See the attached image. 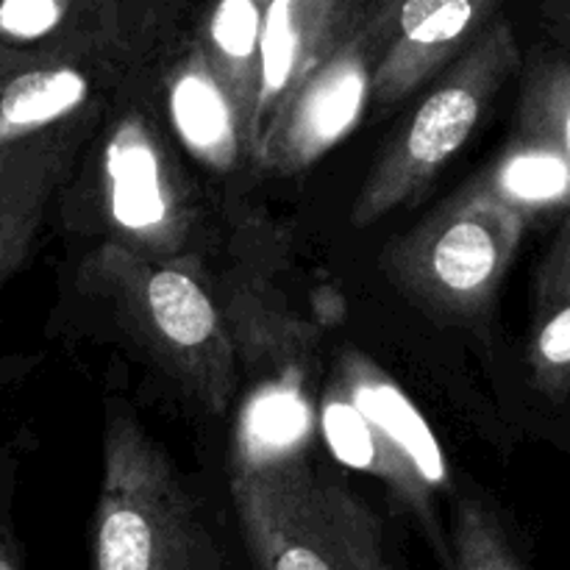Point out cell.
Wrapping results in <instances>:
<instances>
[{
  "label": "cell",
  "instance_id": "6da1fadb",
  "mask_svg": "<svg viewBox=\"0 0 570 570\" xmlns=\"http://www.w3.org/2000/svg\"><path fill=\"white\" fill-rule=\"evenodd\" d=\"M76 293L117 323L212 415L237 387V337L195 256L150 259L122 245H92L76 267Z\"/></svg>",
  "mask_w": 570,
  "mask_h": 570
},
{
  "label": "cell",
  "instance_id": "7a4b0ae2",
  "mask_svg": "<svg viewBox=\"0 0 570 570\" xmlns=\"http://www.w3.org/2000/svg\"><path fill=\"white\" fill-rule=\"evenodd\" d=\"M53 217L95 245L150 259H184L198 234V204L165 134L148 111H106L61 187Z\"/></svg>",
  "mask_w": 570,
  "mask_h": 570
},
{
  "label": "cell",
  "instance_id": "3957f363",
  "mask_svg": "<svg viewBox=\"0 0 570 570\" xmlns=\"http://www.w3.org/2000/svg\"><path fill=\"white\" fill-rule=\"evenodd\" d=\"M232 501L254 570H399L371 507L301 456L239 460Z\"/></svg>",
  "mask_w": 570,
  "mask_h": 570
},
{
  "label": "cell",
  "instance_id": "277c9868",
  "mask_svg": "<svg viewBox=\"0 0 570 570\" xmlns=\"http://www.w3.org/2000/svg\"><path fill=\"white\" fill-rule=\"evenodd\" d=\"M89 554L92 570H226L165 451L126 412L106 421Z\"/></svg>",
  "mask_w": 570,
  "mask_h": 570
},
{
  "label": "cell",
  "instance_id": "5b68a950",
  "mask_svg": "<svg viewBox=\"0 0 570 570\" xmlns=\"http://www.w3.org/2000/svg\"><path fill=\"white\" fill-rule=\"evenodd\" d=\"M518 65L521 48L515 28L499 17L454 65L434 78L421 104L395 128L356 195L351 223L367 228L390 212L415 204L476 134Z\"/></svg>",
  "mask_w": 570,
  "mask_h": 570
},
{
  "label": "cell",
  "instance_id": "8992f818",
  "mask_svg": "<svg viewBox=\"0 0 570 570\" xmlns=\"http://www.w3.org/2000/svg\"><path fill=\"white\" fill-rule=\"evenodd\" d=\"M527 215L482 181L395 237L382 256L390 282L438 323H468L499 293L518 254Z\"/></svg>",
  "mask_w": 570,
  "mask_h": 570
},
{
  "label": "cell",
  "instance_id": "52a82bcc",
  "mask_svg": "<svg viewBox=\"0 0 570 570\" xmlns=\"http://www.w3.org/2000/svg\"><path fill=\"white\" fill-rule=\"evenodd\" d=\"M323 429L340 460L376 473L426 512L432 490L449 482L445 460L423 417L365 356L340 362L337 382L323 401Z\"/></svg>",
  "mask_w": 570,
  "mask_h": 570
},
{
  "label": "cell",
  "instance_id": "ba28073f",
  "mask_svg": "<svg viewBox=\"0 0 570 570\" xmlns=\"http://www.w3.org/2000/svg\"><path fill=\"white\" fill-rule=\"evenodd\" d=\"M504 0H365L360 26L373 53V104L390 109L454 65Z\"/></svg>",
  "mask_w": 570,
  "mask_h": 570
},
{
  "label": "cell",
  "instance_id": "9c48e42d",
  "mask_svg": "<svg viewBox=\"0 0 570 570\" xmlns=\"http://www.w3.org/2000/svg\"><path fill=\"white\" fill-rule=\"evenodd\" d=\"M373 100V53L362 26L317 67L262 134L254 161L271 176H298L348 137Z\"/></svg>",
  "mask_w": 570,
  "mask_h": 570
},
{
  "label": "cell",
  "instance_id": "30bf717a",
  "mask_svg": "<svg viewBox=\"0 0 570 570\" xmlns=\"http://www.w3.org/2000/svg\"><path fill=\"white\" fill-rule=\"evenodd\" d=\"M106 111L0 150V295L31 262L61 187Z\"/></svg>",
  "mask_w": 570,
  "mask_h": 570
},
{
  "label": "cell",
  "instance_id": "8fae6325",
  "mask_svg": "<svg viewBox=\"0 0 570 570\" xmlns=\"http://www.w3.org/2000/svg\"><path fill=\"white\" fill-rule=\"evenodd\" d=\"M362 6L365 0H265L254 150L301 83L326 65L354 33Z\"/></svg>",
  "mask_w": 570,
  "mask_h": 570
},
{
  "label": "cell",
  "instance_id": "7c38bea8",
  "mask_svg": "<svg viewBox=\"0 0 570 570\" xmlns=\"http://www.w3.org/2000/svg\"><path fill=\"white\" fill-rule=\"evenodd\" d=\"M0 50L120 61V0H0Z\"/></svg>",
  "mask_w": 570,
  "mask_h": 570
},
{
  "label": "cell",
  "instance_id": "4fadbf2b",
  "mask_svg": "<svg viewBox=\"0 0 570 570\" xmlns=\"http://www.w3.org/2000/svg\"><path fill=\"white\" fill-rule=\"evenodd\" d=\"M167 115L184 148L215 173L250 159L248 131L198 45H189L167 72Z\"/></svg>",
  "mask_w": 570,
  "mask_h": 570
},
{
  "label": "cell",
  "instance_id": "5bb4252c",
  "mask_svg": "<svg viewBox=\"0 0 570 570\" xmlns=\"http://www.w3.org/2000/svg\"><path fill=\"white\" fill-rule=\"evenodd\" d=\"M527 360L546 395L570 393V215L551 237L534 276Z\"/></svg>",
  "mask_w": 570,
  "mask_h": 570
},
{
  "label": "cell",
  "instance_id": "9a60e30c",
  "mask_svg": "<svg viewBox=\"0 0 570 570\" xmlns=\"http://www.w3.org/2000/svg\"><path fill=\"white\" fill-rule=\"evenodd\" d=\"M262 26L265 0H215L198 37L200 53L243 117L248 145L254 150V117L259 104Z\"/></svg>",
  "mask_w": 570,
  "mask_h": 570
},
{
  "label": "cell",
  "instance_id": "2e32d148",
  "mask_svg": "<svg viewBox=\"0 0 570 570\" xmlns=\"http://www.w3.org/2000/svg\"><path fill=\"white\" fill-rule=\"evenodd\" d=\"M495 198L510 204L521 215L540 209L570 206V167L551 150L538 145L512 142L493 170L479 178Z\"/></svg>",
  "mask_w": 570,
  "mask_h": 570
},
{
  "label": "cell",
  "instance_id": "e0dca14e",
  "mask_svg": "<svg viewBox=\"0 0 570 570\" xmlns=\"http://www.w3.org/2000/svg\"><path fill=\"white\" fill-rule=\"evenodd\" d=\"M512 142L551 150L570 167V67L560 59H538L527 67Z\"/></svg>",
  "mask_w": 570,
  "mask_h": 570
},
{
  "label": "cell",
  "instance_id": "ac0fdd59",
  "mask_svg": "<svg viewBox=\"0 0 570 570\" xmlns=\"http://www.w3.org/2000/svg\"><path fill=\"white\" fill-rule=\"evenodd\" d=\"M445 570H527L495 512L476 499L460 501Z\"/></svg>",
  "mask_w": 570,
  "mask_h": 570
},
{
  "label": "cell",
  "instance_id": "d6986e66",
  "mask_svg": "<svg viewBox=\"0 0 570 570\" xmlns=\"http://www.w3.org/2000/svg\"><path fill=\"white\" fill-rule=\"evenodd\" d=\"M3 471V468H0ZM3 479H0V570H28L26 554H22L20 538L9 518V501L3 495Z\"/></svg>",
  "mask_w": 570,
  "mask_h": 570
}]
</instances>
